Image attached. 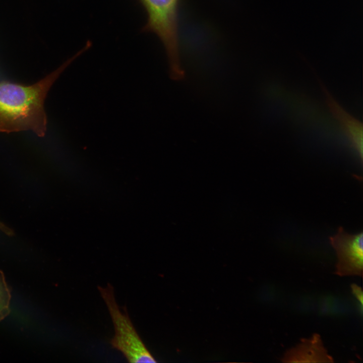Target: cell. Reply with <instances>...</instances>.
<instances>
[{
	"label": "cell",
	"mask_w": 363,
	"mask_h": 363,
	"mask_svg": "<svg viewBox=\"0 0 363 363\" xmlns=\"http://www.w3.org/2000/svg\"><path fill=\"white\" fill-rule=\"evenodd\" d=\"M79 55L78 52L57 70L33 85L0 82V132L30 130L43 137L47 125L44 108L47 93L60 73Z\"/></svg>",
	"instance_id": "obj_1"
},
{
	"label": "cell",
	"mask_w": 363,
	"mask_h": 363,
	"mask_svg": "<svg viewBox=\"0 0 363 363\" xmlns=\"http://www.w3.org/2000/svg\"><path fill=\"white\" fill-rule=\"evenodd\" d=\"M147 20L142 31L155 34L162 42L172 70L179 68L178 10L180 0H138Z\"/></svg>",
	"instance_id": "obj_2"
},
{
	"label": "cell",
	"mask_w": 363,
	"mask_h": 363,
	"mask_svg": "<svg viewBox=\"0 0 363 363\" xmlns=\"http://www.w3.org/2000/svg\"><path fill=\"white\" fill-rule=\"evenodd\" d=\"M109 312L114 328L110 340L112 347L120 351L130 362H156L140 337L129 316L126 307L121 311L114 294L113 286L98 287Z\"/></svg>",
	"instance_id": "obj_3"
},
{
	"label": "cell",
	"mask_w": 363,
	"mask_h": 363,
	"mask_svg": "<svg viewBox=\"0 0 363 363\" xmlns=\"http://www.w3.org/2000/svg\"><path fill=\"white\" fill-rule=\"evenodd\" d=\"M335 251V274L339 276H360L363 270V234L346 232L340 227L336 234L329 237Z\"/></svg>",
	"instance_id": "obj_4"
},
{
	"label": "cell",
	"mask_w": 363,
	"mask_h": 363,
	"mask_svg": "<svg viewBox=\"0 0 363 363\" xmlns=\"http://www.w3.org/2000/svg\"><path fill=\"white\" fill-rule=\"evenodd\" d=\"M316 78L323 91L326 103L334 117L338 120L343 132L349 139L351 145L362 161V124L346 112L330 93L323 82L316 75Z\"/></svg>",
	"instance_id": "obj_5"
},
{
	"label": "cell",
	"mask_w": 363,
	"mask_h": 363,
	"mask_svg": "<svg viewBox=\"0 0 363 363\" xmlns=\"http://www.w3.org/2000/svg\"><path fill=\"white\" fill-rule=\"evenodd\" d=\"M281 360L283 362H334L318 334L301 339L296 345L284 353Z\"/></svg>",
	"instance_id": "obj_6"
},
{
	"label": "cell",
	"mask_w": 363,
	"mask_h": 363,
	"mask_svg": "<svg viewBox=\"0 0 363 363\" xmlns=\"http://www.w3.org/2000/svg\"><path fill=\"white\" fill-rule=\"evenodd\" d=\"M11 291L6 281L4 275L0 271V321L10 312Z\"/></svg>",
	"instance_id": "obj_7"
},
{
	"label": "cell",
	"mask_w": 363,
	"mask_h": 363,
	"mask_svg": "<svg viewBox=\"0 0 363 363\" xmlns=\"http://www.w3.org/2000/svg\"><path fill=\"white\" fill-rule=\"evenodd\" d=\"M352 293L355 296L358 302L360 304V306L362 308V292L361 288L355 284H352L351 285Z\"/></svg>",
	"instance_id": "obj_8"
},
{
	"label": "cell",
	"mask_w": 363,
	"mask_h": 363,
	"mask_svg": "<svg viewBox=\"0 0 363 363\" xmlns=\"http://www.w3.org/2000/svg\"><path fill=\"white\" fill-rule=\"evenodd\" d=\"M2 226V222L0 221V227Z\"/></svg>",
	"instance_id": "obj_9"
}]
</instances>
